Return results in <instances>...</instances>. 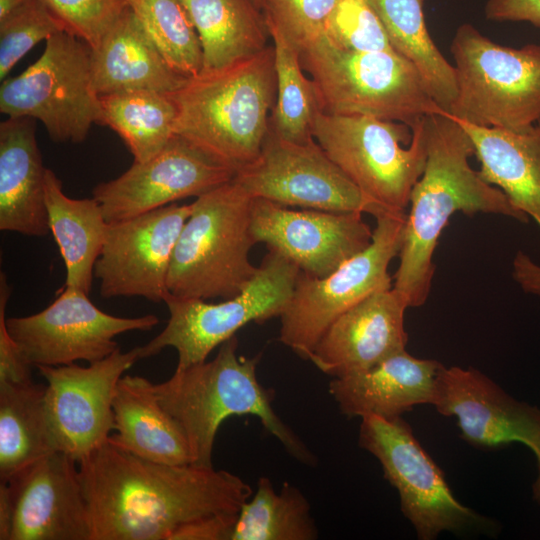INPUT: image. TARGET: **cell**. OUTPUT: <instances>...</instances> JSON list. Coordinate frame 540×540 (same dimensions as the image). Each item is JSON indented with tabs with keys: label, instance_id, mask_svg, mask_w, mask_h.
I'll return each instance as SVG.
<instances>
[{
	"label": "cell",
	"instance_id": "6da1fadb",
	"mask_svg": "<svg viewBox=\"0 0 540 540\" xmlns=\"http://www.w3.org/2000/svg\"><path fill=\"white\" fill-rule=\"evenodd\" d=\"M78 470L91 540H230L253 494L229 471L154 462L108 439Z\"/></svg>",
	"mask_w": 540,
	"mask_h": 540
},
{
	"label": "cell",
	"instance_id": "7a4b0ae2",
	"mask_svg": "<svg viewBox=\"0 0 540 540\" xmlns=\"http://www.w3.org/2000/svg\"><path fill=\"white\" fill-rule=\"evenodd\" d=\"M426 126V164L411 191L392 286L409 307L423 305L429 296L435 271L434 251L453 214L471 216L481 212L522 223L529 221L499 188L487 183L470 166L474 145L460 121L446 112H437L426 115Z\"/></svg>",
	"mask_w": 540,
	"mask_h": 540
},
{
	"label": "cell",
	"instance_id": "3957f363",
	"mask_svg": "<svg viewBox=\"0 0 540 540\" xmlns=\"http://www.w3.org/2000/svg\"><path fill=\"white\" fill-rule=\"evenodd\" d=\"M260 354H238L235 336L219 346L210 361L176 370L154 384L163 408L179 423L187 438L192 464L213 466L215 437L221 424L233 416H255L268 433L298 461L314 465L316 456L274 411V392L257 378Z\"/></svg>",
	"mask_w": 540,
	"mask_h": 540
},
{
	"label": "cell",
	"instance_id": "277c9868",
	"mask_svg": "<svg viewBox=\"0 0 540 540\" xmlns=\"http://www.w3.org/2000/svg\"><path fill=\"white\" fill-rule=\"evenodd\" d=\"M276 89L273 45L224 69L188 78L169 93L177 107L174 134L237 173L262 150Z\"/></svg>",
	"mask_w": 540,
	"mask_h": 540
},
{
	"label": "cell",
	"instance_id": "5b68a950",
	"mask_svg": "<svg viewBox=\"0 0 540 540\" xmlns=\"http://www.w3.org/2000/svg\"><path fill=\"white\" fill-rule=\"evenodd\" d=\"M253 198L233 178L199 196L177 240L168 280L180 298L229 299L239 294L258 267L249 260Z\"/></svg>",
	"mask_w": 540,
	"mask_h": 540
},
{
	"label": "cell",
	"instance_id": "8992f818",
	"mask_svg": "<svg viewBox=\"0 0 540 540\" xmlns=\"http://www.w3.org/2000/svg\"><path fill=\"white\" fill-rule=\"evenodd\" d=\"M316 89L320 111L369 116L412 127L425 115L444 112L415 66L396 52H354L325 36L300 52Z\"/></svg>",
	"mask_w": 540,
	"mask_h": 540
},
{
	"label": "cell",
	"instance_id": "52a82bcc",
	"mask_svg": "<svg viewBox=\"0 0 540 540\" xmlns=\"http://www.w3.org/2000/svg\"><path fill=\"white\" fill-rule=\"evenodd\" d=\"M457 96L449 114L480 127L522 132L540 123V45H500L472 24L451 42Z\"/></svg>",
	"mask_w": 540,
	"mask_h": 540
},
{
	"label": "cell",
	"instance_id": "ba28073f",
	"mask_svg": "<svg viewBox=\"0 0 540 540\" xmlns=\"http://www.w3.org/2000/svg\"><path fill=\"white\" fill-rule=\"evenodd\" d=\"M313 138L382 212H406L426 164V115L410 127L375 117L320 111Z\"/></svg>",
	"mask_w": 540,
	"mask_h": 540
},
{
	"label": "cell",
	"instance_id": "9c48e42d",
	"mask_svg": "<svg viewBox=\"0 0 540 540\" xmlns=\"http://www.w3.org/2000/svg\"><path fill=\"white\" fill-rule=\"evenodd\" d=\"M300 269L287 258L269 250L255 276L236 296L219 303L180 298L168 294L169 311L165 328L139 346L140 359L164 348L177 351L176 370L207 360L210 353L248 323H263L280 317L292 296Z\"/></svg>",
	"mask_w": 540,
	"mask_h": 540
},
{
	"label": "cell",
	"instance_id": "30bf717a",
	"mask_svg": "<svg viewBox=\"0 0 540 540\" xmlns=\"http://www.w3.org/2000/svg\"><path fill=\"white\" fill-rule=\"evenodd\" d=\"M90 52L87 44L66 31L50 37L32 65L2 80L1 113L39 120L55 142L85 141L92 125L102 124Z\"/></svg>",
	"mask_w": 540,
	"mask_h": 540
},
{
	"label": "cell",
	"instance_id": "8fae6325",
	"mask_svg": "<svg viewBox=\"0 0 540 540\" xmlns=\"http://www.w3.org/2000/svg\"><path fill=\"white\" fill-rule=\"evenodd\" d=\"M407 212L376 216L368 247L324 277L300 271L292 296L280 316L279 341L304 360L328 327L373 293L391 288L388 268L401 248Z\"/></svg>",
	"mask_w": 540,
	"mask_h": 540
},
{
	"label": "cell",
	"instance_id": "7c38bea8",
	"mask_svg": "<svg viewBox=\"0 0 540 540\" xmlns=\"http://www.w3.org/2000/svg\"><path fill=\"white\" fill-rule=\"evenodd\" d=\"M358 444L379 461L385 479L397 490L401 511L418 539L433 540L444 531L491 529V521L456 499L443 471L402 417L361 418Z\"/></svg>",
	"mask_w": 540,
	"mask_h": 540
},
{
	"label": "cell",
	"instance_id": "4fadbf2b",
	"mask_svg": "<svg viewBox=\"0 0 540 540\" xmlns=\"http://www.w3.org/2000/svg\"><path fill=\"white\" fill-rule=\"evenodd\" d=\"M234 179L254 199L332 212L385 213L329 158L315 139L284 140L270 129L255 161Z\"/></svg>",
	"mask_w": 540,
	"mask_h": 540
},
{
	"label": "cell",
	"instance_id": "5bb4252c",
	"mask_svg": "<svg viewBox=\"0 0 540 540\" xmlns=\"http://www.w3.org/2000/svg\"><path fill=\"white\" fill-rule=\"evenodd\" d=\"M0 540H91L74 458L54 452L0 482Z\"/></svg>",
	"mask_w": 540,
	"mask_h": 540
},
{
	"label": "cell",
	"instance_id": "9a60e30c",
	"mask_svg": "<svg viewBox=\"0 0 540 540\" xmlns=\"http://www.w3.org/2000/svg\"><path fill=\"white\" fill-rule=\"evenodd\" d=\"M157 316L118 317L105 313L88 294L65 286L45 309L32 315L6 318L11 337L32 367L60 366L101 360L116 349L115 337L148 331Z\"/></svg>",
	"mask_w": 540,
	"mask_h": 540
},
{
	"label": "cell",
	"instance_id": "2e32d148",
	"mask_svg": "<svg viewBox=\"0 0 540 540\" xmlns=\"http://www.w3.org/2000/svg\"><path fill=\"white\" fill-rule=\"evenodd\" d=\"M140 360L139 349H116L80 366H38L46 380L45 407L58 452L77 462L105 443L114 430L113 397L124 372Z\"/></svg>",
	"mask_w": 540,
	"mask_h": 540
},
{
	"label": "cell",
	"instance_id": "e0dca14e",
	"mask_svg": "<svg viewBox=\"0 0 540 540\" xmlns=\"http://www.w3.org/2000/svg\"><path fill=\"white\" fill-rule=\"evenodd\" d=\"M192 206L171 203L108 223L94 276L104 298L144 297L163 302L173 252Z\"/></svg>",
	"mask_w": 540,
	"mask_h": 540
},
{
	"label": "cell",
	"instance_id": "ac0fdd59",
	"mask_svg": "<svg viewBox=\"0 0 540 540\" xmlns=\"http://www.w3.org/2000/svg\"><path fill=\"white\" fill-rule=\"evenodd\" d=\"M236 175L198 146L174 134L156 155L136 162L92 191L108 223L138 216L188 197H199Z\"/></svg>",
	"mask_w": 540,
	"mask_h": 540
},
{
	"label": "cell",
	"instance_id": "d6986e66",
	"mask_svg": "<svg viewBox=\"0 0 540 540\" xmlns=\"http://www.w3.org/2000/svg\"><path fill=\"white\" fill-rule=\"evenodd\" d=\"M361 212L293 210L254 198L251 233L294 263L301 272L324 277L369 246L373 230Z\"/></svg>",
	"mask_w": 540,
	"mask_h": 540
},
{
	"label": "cell",
	"instance_id": "ffe728a7",
	"mask_svg": "<svg viewBox=\"0 0 540 540\" xmlns=\"http://www.w3.org/2000/svg\"><path fill=\"white\" fill-rule=\"evenodd\" d=\"M432 405L456 417L462 437L476 447L520 442L540 458V409L516 400L474 368L442 365Z\"/></svg>",
	"mask_w": 540,
	"mask_h": 540
},
{
	"label": "cell",
	"instance_id": "44dd1931",
	"mask_svg": "<svg viewBox=\"0 0 540 540\" xmlns=\"http://www.w3.org/2000/svg\"><path fill=\"white\" fill-rule=\"evenodd\" d=\"M408 307L393 287L373 293L328 327L310 361L323 373L340 378L406 350L404 314Z\"/></svg>",
	"mask_w": 540,
	"mask_h": 540
},
{
	"label": "cell",
	"instance_id": "7402d4cb",
	"mask_svg": "<svg viewBox=\"0 0 540 540\" xmlns=\"http://www.w3.org/2000/svg\"><path fill=\"white\" fill-rule=\"evenodd\" d=\"M442 364L419 359L406 350L373 367L329 383L340 412L349 417L376 416L392 420L419 404H432Z\"/></svg>",
	"mask_w": 540,
	"mask_h": 540
},
{
	"label": "cell",
	"instance_id": "603a6c76",
	"mask_svg": "<svg viewBox=\"0 0 540 540\" xmlns=\"http://www.w3.org/2000/svg\"><path fill=\"white\" fill-rule=\"evenodd\" d=\"M35 120L7 117L0 124V229L27 236L48 234L45 174Z\"/></svg>",
	"mask_w": 540,
	"mask_h": 540
},
{
	"label": "cell",
	"instance_id": "cb8c5ba5",
	"mask_svg": "<svg viewBox=\"0 0 540 540\" xmlns=\"http://www.w3.org/2000/svg\"><path fill=\"white\" fill-rule=\"evenodd\" d=\"M90 65L99 96L126 90L171 93L188 79L169 65L130 7L91 50Z\"/></svg>",
	"mask_w": 540,
	"mask_h": 540
},
{
	"label": "cell",
	"instance_id": "d4e9b609",
	"mask_svg": "<svg viewBox=\"0 0 540 540\" xmlns=\"http://www.w3.org/2000/svg\"><path fill=\"white\" fill-rule=\"evenodd\" d=\"M112 408L116 433L108 437L111 443L158 463H192L185 433L160 404L151 381L123 375L116 386Z\"/></svg>",
	"mask_w": 540,
	"mask_h": 540
},
{
	"label": "cell",
	"instance_id": "484cf974",
	"mask_svg": "<svg viewBox=\"0 0 540 540\" xmlns=\"http://www.w3.org/2000/svg\"><path fill=\"white\" fill-rule=\"evenodd\" d=\"M461 123L473 142L480 176L540 228V123L522 132Z\"/></svg>",
	"mask_w": 540,
	"mask_h": 540
},
{
	"label": "cell",
	"instance_id": "4316f807",
	"mask_svg": "<svg viewBox=\"0 0 540 540\" xmlns=\"http://www.w3.org/2000/svg\"><path fill=\"white\" fill-rule=\"evenodd\" d=\"M44 188L49 230L66 268L65 286L89 294L108 222L95 198L68 197L61 180L48 168Z\"/></svg>",
	"mask_w": 540,
	"mask_h": 540
},
{
	"label": "cell",
	"instance_id": "83f0119b",
	"mask_svg": "<svg viewBox=\"0 0 540 540\" xmlns=\"http://www.w3.org/2000/svg\"><path fill=\"white\" fill-rule=\"evenodd\" d=\"M182 1L199 37L200 73L224 69L269 46L265 18L254 0Z\"/></svg>",
	"mask_w": 540,
	"mask_h": 540
},
{
	"label": "cell",
	"instance_id": "f1b7e54d",
	"mask_svg": "<svg viewBox=\"0 0 540 540\" xmlns=\"http://www.w3.org/2000/svg\"><path fill=\"white\" fill-rule=\"evenodd\" d=\"M381 21L394 50L410 61L439 107L449 112L457 96L454 66L428 32L426 0H367Z\"/></svg>",
	"mask_w": 540,
	"mask_h": 540
},
{
	"label": "cell",
	"instance_id": "f546056e",
	"mask_svg": "<svg viewBox=\"0 0 540 540\" xmlns=\"http://www.w3.org/2000/svg\"><path fill=\"white\" fill-rule=\"evenodd\" d=\"M46 384L0 383V482L56 450L45 407Z\"/></svg>",
	"mask_w": 540,
	"mask_h": 540
},
{
	"label": "cell",
	"instance_id": "4dcf8cb0",
	"mask_svg": "<svg viewBox=\"0 0 540 540\" xmlns=\"http://www.w3.org/2000/svg\"><path fill=\"white\" fill-rule=\"evenodd\" d=\"M102 124L124 141L136 162L156 155L174 135L177 107L169 93L126 90L100 96Z\"/></svg>",
	"mask_w": 540,
	"mask_h": 540
},
{
	"label": "cell",
	"instance_id": "1f68e13d",
	"mask_svg": "<svg viewBox=\"0 0 540 540\" xmlns=\"http://www.w3.org/2000/svg\"><path fill=\"white\" fill-rule=\"evenodd\" d=\"M319 532L302 491L284 482L276 492L260 477L256 490L240 508L230 540H315Z\"/></svg>",
	"mask_w": 540,
	"mask_h": 540
},
{
	"label": "cell",
	"instance_id": "d6a6232c",
	"mask_svg": "<svg viewBox=\"0 0 540 540\" xmlns=\"http://www.w3.org/2000/svg\"><path fill=\"white\" fill-rule=\"evenodd\" d=\"M269 34L274 47L277 84L270 130L284 140L309 142L314 139V121L320 112L315 86L304 74L300 51L277 32L269 31Z\"/></svg>",
	"mask_w": 540,
	"mask_h": 540
},
{
	"label": "cell",
	"instance_id": "836d02e7",
	"mask_svg": "<svg viewBox=\"0 0 540 540\" xmlns=\"http://www.w3.org/2000/svg\"><path fill=\"white\" fill-rule=\"evenodd\" d=\"M169 65L191 78L202 69L199 37L182 0H126Z\"/></svg>",
	"mask_w": 540,
	"mask_h": 540
},
{
	"label": "cell",
	"instance_id": "e575fe53",
	"mask_svg": "<svg viewBox=\"0 0 540 540\" xmlns=\"http://www.w3.org/2000/svg\"><path fill=\"white\" fill-rule=\"evenodd\" d=\"M65 31L43 0H26L0 20V80L36 44Z\"/></svg>",
	"mask_w": 540,
	"mask_h": 540
},
{
	"label": "cell",
	"instance_id": "d590c367",
	"mask_svg": "<svg viewBox=\"0 0 540 540\" xmlns=\"http://www.w3.org/2000/svg\"><path fill=\"white\" fill-rule=\"evenodd\" d=\"M340 0H263L268 31L280 34L300 52L325 36Z\"/></svg>",
	"mask_w": 540,
	"mask_h": 540
},
{
	"label": "cell",
	"instance_id": "8d00e7d4",
	"mask_svg": "<svg viewBox=\"0 0 540 540\" xmlns=\"http://www.w3.org/2000/svg\"><path fill=\"white\" fill-rule=\"evenodd\" d=\"M325 37L348 51L396 52L367 0H340L329 20Z\"/></svg>",
	"mask_w": 540,
	"mask_h": 540
},
{
	"label": "cell",
	"instance_id": "74e56055",
	"mask_svg": "<svg viewBox=\"0 0 540 540\" xmlns=\"http://www.w3.org/2000/svg\"><path fill=\"white\" fill-rule=\"evenodd\" d=\"M66 32L95 49L130 7L126 0H43Z\"/></svg>",
	"mask_w": 540,
	"mask_h": 540
},
{
	"label": "cell",
	"instance_id": "f35d334b",
	"mask_svg": "<svg viewBox=\"0 0 540 540\" xmlns=\"http://www.w3.org/2000/svg\"><path fill=\"white\" fill-rule=\"evenodd\" d=\"M11 287L5 273L0 275V383L20 384L32 381V365L11 337L6 324V306Z\"/></svg>",
	"mask_w": 540,
	"mask_h": 540
},
{
	"label": "cell",
	"instance_id": "ab89813d",
	"mask_svg": "<svg viewBox=\"0 0 540 540\" xmlns=\"http://www.w3.org/2000/svg\"><path fill=\"white\" fill-rule=\"evenodd\" d=\"M484 12L491 21H524L540 28V0H487Z\"/></svg>",
	"mask_w": 540,
	"mask_h": 540
},
{
	"label": "cell",
	"instance_id": "60d3db41",
	"mask_svg": "<svg viewBox=\"0 0 540 540\" xmlns=\"http://www.w3.org/2000/svg\"><path fill=\"white\" fill-rule=\"evenodd\" d=\"M512 277L523 291L540 296V264L522 250L513 258Z\"/></svg>",
	"mask_w": 540,
	"mask_h": 540
},
{
	"label": "cell",
	"instance_id": "b9f144b4",
	"mask_svg": "<svg viewBox=\"0 0 540 540\" xmlns=\"http://www.w3.org/2000/svg\"><path fill=\"white\" fill-rule=\"evenodd\" d=\"M25 1L26 0H0V20L5 18Z\"/></svg>",
	"mask_w": 540,
	"mask_h": 540
},
{
	"label": "cell",
	"instance_id": "7bdbcfd3",
	"mask_svg": "<svg viewBox=\"0 0 540 540\" xmlns=\"http://www.w3.org/2000/svg\"><path fill=\"white\" fill-rule=\"evenodd\" d=\"M537 463H538V475L533 484L532 491H533V497L535 501L538 504H540V458L537 459Z\"/></svg>",
	"mask_w": 540,
	"mask_h": 540
},
{
	"label": "cell",
	"instance_id": "ee69618b",
	"mask_svg": "<svg viewBox=\"0 0 540 540\" xmlns=\"http://www.w3.org/2000/svg\"><path fill=\"white\" fill-rule=\"evenodd\" d=\"M254 1L261 8V4H262L263 0H254Z\"/></svg>",
	"mask_w": 540,
	"mask_h": 540
}]
</instances>
